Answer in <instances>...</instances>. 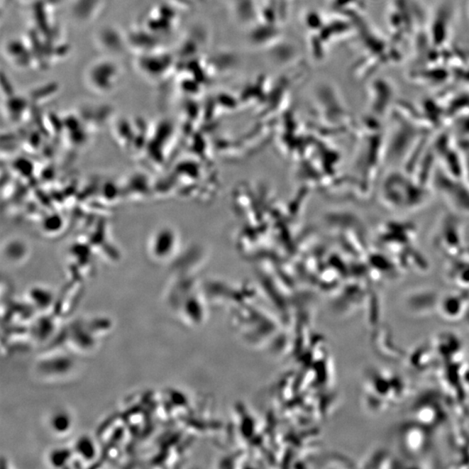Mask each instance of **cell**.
I'll use <instances>...</instances> for the list:
<instances>
[{
	"mask_svg": "<svg viewBox=\"0 0 469 469\" xmlns=\"http://www.w3.org/2000/svg\"><path fill=\"white\" fill-rule=\"evenodd\" d=\"M121 71L117 64L109 60L96 62L92 65L87 75L90 87L99 92H109L118 84Z\"/></svg>",
	"mask_w": 469,
	"mask_h": 469,
	"instance_id": "obj_1",
	"label": "cell"
},
{
	"mask_svg": "<svg viewBox=\"0 0 469 469\" xmlns=\"http://www.w3.org/2000/svg\"><path fill=\"white\" fill-rule=\"evenodd\" d=\"M75 451L77 455L84 460H92L96 455V448L93 441L88 437H82L77 441Z\"/></svg>",
	"mask_w": 469,
	"mask_h": 469,
	"instance_id": "obj_2",
	"label": "cell"
},
{
	"mask_svg": "<svg viewBox=\"0 0 469 469\" xmlns=\"http://www.w3.org/2000/svg\"><path fill=\"white\" fill-rule=\"evenodd\" d=\"M71 426V419L67 413H57L52 418V427L57 432H65Z\"/></svg>",
	"mask_w": 469,
	"mask_h": 469,
	"instance_id": "obj_3",
	"label": "cell"
}]
</instances>
